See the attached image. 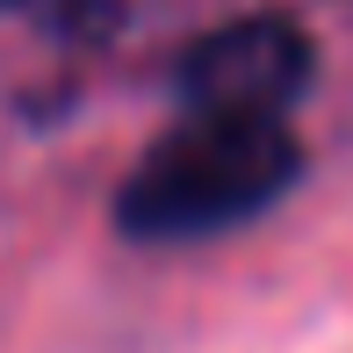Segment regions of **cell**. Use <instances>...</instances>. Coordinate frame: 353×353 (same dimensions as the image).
I'll return each mask as SVG.
<instances>
[{
    "label": "cell",
    "mask_w": 353,
    "mask_h": 353,
    "mask_svg": "<svg viewBox=\"0 0 353 353\" xmlns=\"http://www.w3.org/2000/svg\"><path fill=\"white\" fill-rule=\"evenodd\" d=\"M303 173V144L281 116H188L123 181L116 223L144 245H188L281 202Z\"/></svg>",
    "instance_id": "1"
},
{
    "label": "cell",
    "mask_w": 353,
    "mask_h": 353,
    "mask_svg": "<svg viewBox=\"0 0 353 353\" xmlns=\"http://www.w3.org/2000/svg\"><path fill=\"white\" fill-rule=\"evenodd\" d=\"M310 87V37L288 14L223 22L181 58L188 116H288Z\"/></svg>",
    "instance_id": "2"
}]
</instances>
